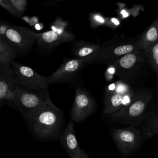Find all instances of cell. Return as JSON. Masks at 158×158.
I'll list each match as a JSON object with an SVG mask.
<instances>
[{
	"instance_id": "cell-15",
	"label": "cell",
	"mask_w": 158,
	"mask_h": 158,
	"mask_svg": "<svg viewBox=\"0 0 158 158\" xmlns=\"http://www.w3.org/2000/svg\"><path fill=\"white\" fill-rule=\"evenodd\" d=\"M34 35L38 46L46 49L52 48L63 43L72 41L73 39L70 37L60 36L52 30L40 33L34 32Z\"/></svg>"
},
{
	"instance_id": "cell-4",
	"label": "cell",
	"mask_w": 158,
	"mask_h": 158,
	"mask_svg": "<svg viewBox=\"0 0 158 158\" xmlns=\"http://www.w3.org/2000/svg\"><path fill=\"white\" fill-rule=\"evenodd\" d=\"M97 63L109 65L131 52L141 50L140 35L130 37H117L101 44Z\"/></svg>"
},
{
	"instance_id": "cell-1",
	"label": "cell",
	"mask_w": 158,
	"mask_h": 158,
	"mask_svg": "<svg viewBox=\"0 0 158 158\" xmlns=\"http://www.w3.org/2000/svg\"><path fill=\"white\" fill-rule=\"evenodd\" d=\"M62 120V111L56 107L49 98L27 122L37 136L47 139L52 138L57 134Z\"/></svg>"
},
{
	"instance_id": "cell-25",
	"label": "cell",
	"mask_w": 158,
	"mask_h": 158,
	"mask_svg": "<svg viewBox=\"0 0 158 158\" xmlns=\"http://www.w3.org/2000/svg\"><path fill=\"white\" fill-rule=\"evenodd\" d=\"M60 0H57V1H46L44 3V4H46V6H54L56 7L59 5V2H60Z\"/></svg>"
},
{
	"instance_id": "cell-24",
	"label": "cell",
	"mask_w": 158,
	"mask_h": 158,
	"mask_svg": "<svg viewBox=\"0 0 158 158\" xmlns=\"http://www.w3.org/2000/svg\"><path fill=\"white\" fill-rule=\"evenodd\" d=\"M120 25V20L116 17H108L107 27L114 30Z\"/></svg>"
},
{
	"instance_id": "cell-23",
	"label": "cell",
	"mask_w": 158,
	"mask_h": 158,
	"mask_svg": "<svg viewBox=\"0 0 158 158\" xmlns=\"http://www.w3.org/2000/svg\"><path fill=\"white\" fill-rule=\"evenodd\" d=\"M0 6L4 8L6 10H7L12 15L19 18V15L17 14V13L14 10L10 0H0Z\"/></svg>"
},
{
	"instance_id": "cell-7",
	"label": "cell",
	"mask_w": 158,
	"mask_h": 158,
	"mask_svg": "<svg viewBox=\"0 0 158 158\" xmlns=\"http://www.w3.org/2000/svg\"><path fill=\"white\" fill-rule=\"evenodd\" d=\"M135 90L131 85L121 80L109 85L104 96L103 113L110 115L118 112L130 102Z\"/></svg>"
},
{
	"instance_id": "cell-22",
	"label": "cell",
	"mask_w": 158,
	"mask_h": 158,
	"mask_svg": "<svg viewBox=\"0 0 158 158\" xmlns=\"http://www.w3.org/2000/svg\"><path fill=\"white\" fill-rule=\"evenodd\" d=\"M14 10L20 18L27 9V1L25 0H10Z\"/></svg>"
},
{
	"instance_id": "cell-6",
	"label": "cell",
	"mask_w": 158,
	"mask_h": 158,
	"mask_svg": "<svg viewBox=\"0 0 158 158\" xmlns=\"http://www.w3.org/2000/svg\"><path fill=\"white\" fill-rule=\"evenodd\" d=\"M146 64H149L144 51L138 50L126 54L109 65L114 68L115 74L121 80L131 85Z\"/></svg>"
},
{
	"instance_id": "cell-8",
	"label": "cell",
	"mask_w": 158,
	"mask_h": 158,
	"mask_svg": "<svg viewBox=\"0 0 158 158\" xmlns=\"http://www.w3.org/2000/svg\"><path fill=\"white\" fill-rule=\"evenodd\" d=\"M10 64L14 71L16 85L33 91L48 89L50 85L49 77L43 76L33 69L17 62L12 60Z\"/></svg>"
},
{
	"instance_id": "cell-11",
	"label": "cell",
	"mask_w": 158,
	"mask_h": 158,
	"mask_svg": "<svg viewBox=\"0 0 158 158\" xmlns=\"http://www.w3.org/2000/svg\"><path fill=\"white\" fill-rule=\"evenodd\" d=\"M85 65L83 60L77 58L65 59L60 67L49 77V84L72 80Z\"/></svg>"
},
{
	"instance_id": "cell-26",
	"label": "cell",
	"mask_w": 158,
	"mask_h": 158,
	"mask_svg": "<svg viewBox=\"0 0 158 158\" xmlns=\"http://www.w3.org/2000/svg\"><path fill=\"white\" fill-rule=\"evenodd\" d=\"M38 17L34 16V17H32L30 18V22L28 24L31 26H33V25H35L36 23H38Z\"/></svg>"
},
{
	"instance_id": "cell-9",
	"label": "cell",
	"mask_w": 158,
	"mask_h": 158,
	"mask_svg": "<svg viewBox=\"0 0 158 158\" xmlns=\"http://www.w3.org/2000/svg\"><path fill=\"white\" fill-rule=\"evenodd\" d=\"M111 134L118 151L124 156L136 150L143 140L141 131L131 126L113 130Z\"/></svg>"
},
{
	"instance_id": "cell-12",
	"label": "cell",
	"mask_w": 158,
	"mask_h": 158,
	"mask_svg": "<svg viewBox=\"0 0 158 158\" xmlns=\"http://www.w3.org/2000/svg\"><path fill=\"white\" fill-rule=\"evenodd\" d=\"M101 44L99 43L77 41L72 48V53L75 58L83 60L86 65L96 62Z\"/></svg>"
},
{
	"instance_id": "cell-18",
	"label": "cell",
	"mask_w": 158,
	"mask_h": 158,
	"mask_svg": "<svg viewBox=\"0 0 158 158\" xmlns=\"http://www.w3.org/2000/svg\"><path fill=\"white\" fill-rule=\"evenodd\" d=\"M144 52L148 62L156 73L158 81V42Z\"/></svg>"
},
{
	"instance_id": "cell-19",
	"label": "cell",
	"mask_w": 158,
	"mask_h": 158,
	"mask_svg": "<svg viewBox=\"0 0 158 158\" xmlns=\"http://www.w3.org/2000/svg\"><path fill=\"white\" fill-rule=\"evenodd\" d=\"M17 57L16 52L0 38V62L10 63Z\"/></svg>"
},
{
	"instance_id": "cell-16",
	"label": "cell",
	"mask_w": 158,
	"mask_h": 158,
	"mask_svg": "<svg viewBox=\"0 0 158 158\" xmlns=\"http://www.w3.org/2000/svg\"><path fill=\"white\" fill-rule=\"evenodd\" d=\"M158 42V18L140 35V48L146 51Z\"/></svg>"
},
{
	"instance_id": "cell-10",
	"label": "cell",
	"mask_w": 158,
	"mask_h": 158,
	"mask_svg": "<svg viewBox=\"0 0 158 158\" xmlns=\"http://www.w3.org/2000/svg\"><path fill=\"white\" fill-rule=\"evenodd\" d=\"M96 109L92 96L83 88H76L74 101L71 110V118L79 123L91 115Z\"/></svg>"
},
{
	"instance_id": "cell-21",
	"label": "cell",
	"mask_w": 158,
	"mask_h": 158,
	"mask_svg": "<svg viewBox=\"0 0 158 158\" xmlns=\"http://www.w3.org/2000/svg\"><path fill=\"white\" fill-rule=\"evenodd\" d=\"M89 20L91 26L94 29L100 26L107 27L108 17H105L101 13L93 12L89 14Z\"/></svg>"
},
{
	"instance_id": "cell-17",
	"label": "cell",
	"mask_w": 158,
	"mask_h": 158,
	"mask_svg": "<svg viewBox=\"0 0 158 158\" xmlns=\"http://www.w3.org/2000/svg\"><path fill=\"white\" fill-rule=\"evenodd\" d=\"M143 139H148L158 134V112L147 118L142 128Z\"/></svg>"
},
{
	"instance_id": "cell-13",
	"label": "cell",
	"mask_w": 158,
	"mask_h": 158,
	"mask_svg": "<svg viewBox=\"0 0 158 158\" xmlns=\"http://www.w3.org/2000/svg\"><path fill=\"white\" fill-rule=\"evenodd\" d=\"M15 85V76L10 63L0 62V107L6 103L8 93Z\"/></svg>"
},
{
	"instance_id": "cell-27",
	"label": "cell",
	"mask_w": 158,
	"mask_h": 158,
	"mask_svg": "<svg viewBox=\"0 0 158 158\" xmlns=\"http://www.w3.org/2000/svg\"><path fill=\"white\" fill-rule=\"evenodd\" d=\"M43 25L41 23H36L35 25V28L36 30H41V28H43Z\"/></svg>"
},
{
	"instance_id": "cell-14",
	"label": "cell",
	"mask_w": 158,
	"mask_h": 158,
	"mask_svg": "<svg viewBox=\"0 0 158 158\" xmlns=\"http://www.w3.org/2000/svg\"><path fill=\"white\" fill-rule=\"evenodd\" d=\"M73 122H69L60 140L70 158H81V150L78 145L73 128Z\"/></svg>"
},
{
	"instance_id": "cell-20",
	"label": "cell",
	"mask_w": 158,
	"mask_h": 158,
	"mask_svg": "<svg viewBox=\"0 0 158 158\" xmlns=\"http://www.w3.org/2000/svg\"><path fill=\"white\" fill-rule=\"evenodd\" d=\"M67 27V22L57 17L56 20L51 24L50 27L52 31L57 33L60 36L74 38V35L72 33L66 31Z\"/></svg>"
},
{
	"instance_id": "cell-28",
	"label": "cell",
	"mask_w": 158,
	"mask_h": 158,
	"mask_svg": "<svg viewBox=\"0 0 158 158\" xmlns=\"http://www.w3.org/2000/svg\"><path fill=\"white\" fill-rule=\"evenodd\" d=\"M81 158H89V157L87 156V154L82 150H81Z\"/></svg>"
},
{
	"instance_id": "cell-2",
	"label": "cell",
	"mask_w": 158,
	"mask_h": 158,
	"mask_svg": "<svg viewBox=\"0 0 158 158\" xmlns=\"http://www.w3.org/2000/svg\"><path fill=\"white\" fill-rule=\"evenodd\" d=\"M49 98L48 89L33 91L15 85L8 93L6 103L19 111L28 120Z\"/></svg>"
},
{
	"instance_id": "cell-5",
	"label": "cell",
	"mask_w": 158,
	"mask_h": 158,
	"mask_svg": "<svg viewBox=\"0 0 158 158\" xmlns=\"http://www.w3.org/2000/svg\"><path fill=\"white\" fill-rule=\"evenodd\" d=\"M0 38L17 54L27 52L36 41L32 30L0 20Z\"/></svg>"
},
{
	"instance_id": "cell-3",
	"label": "cell",
	"mask_w": 158,
	"mask_h": 158,
	"mask_svg": "<svg viewBox=\"0 0 158 158\" xmlns=\"http://www.w3.org/2000/svg\"><path fill=\"white\" fill-rule=\"evenodd\" d=\"M152 96L151 88L143 87L136 89L130 102L118 112L109 115L110 118L131 127L136 125L144 117Z\"/></svg>"
},
{
	"instance_id": "cell-29",
	"label": "cell",
	"mask_w": 158,
	"mask_h": 158,
	"mask_svg": "<svg viewBox=\"0 0 158 158\" xmlns=\"http://www.w3.org/2000/svg\"><path fill=\"white\" fill-rule=\"evenodd\" d=\"M22 19H23V20H25L27 23H29L30 18V17H27V16H25V17H22Z\"/></svg>"
}]
</instances>
